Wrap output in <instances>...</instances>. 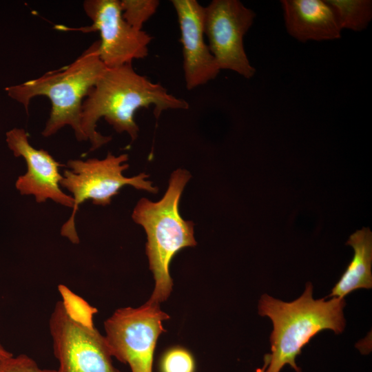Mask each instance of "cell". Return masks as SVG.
<instances>
[{
    "mask_svg": "<svg viewBox=\"0 0 372 372\" xmlns=\"http://www.w3.org/2000/svg\"><path fill=\"white\" fill-rule=\"evenodd\" d=\"M152 105L156 118L165 110L189 107L185 100L137 73L132 63L107 68L83 102L81 128L85 141L91 144L90 150L97 149L112 139L96 130L101 118L118 133L126 132L134 141L139 130L134 114L138 110Z\"/></svg>",
    "mask_w": 372,
    "mask_h": 372,
    "instance_id": "cell-1",
    "label": "cell"
},
{
    "mask_svg": "<svg viewBox=\"0 0 372 372\" xmlns=\"http://www.w3.org/2000/svg\"><path fill=\"white\" fill-rule=\"evenodd\" d=\"M344 298H313V285L307 282L303 293L292 302H284L266 293L258 302V314L269 317L273 323L269 340L271 353L265 372H280L286 364L302 372L296 357L310 340L320 331L332 330L341 333L346 321Z\"/></svg>",
    "mask_w": 372,
    "mask_h": 372,
    "instance_id": "cell-2",
    "label": "cell"
},
{
    "mask_svg": "<svg viewBox=\"0 0 372 372\" xmlns=\"http://www.w3.org/2000/svg\"><path fill=\"white\" fill-rule=\"evenodd\" d=\"M191 177L185 169L174 171L163 198L156 202L141 198L132 214L133 220L147 234L146 254L155 280L148 301L155 304L166 300L171 293L169 265L174 256L185 247L196 245L194 224L184 220L178 209L182 193Z\"/></svg>",
    "mask_w": 372,
    "mask_h": 372,
    "instance_id": "cell-3",
    "label": "cell"
},
{
    "mask_svg": "<svg viewBox=\"0 0 372 372\" xmlns=\"http://www.w3.org/2000/svg\"><path fill=\"white\" fill-rule=\"evenodd\" d=\"M107 67L99 56V41H94L72 63L41 76L5 88L8 95L23 105L28 112L31 100L49 99L51 110L42 132L44 137L70 126L79 141H85L81 128L83 102Z\"/></svg>",
    "mask_w": 372,
    "mask_h": 372,
    "instance_id": "cell-4",
    "label": "cell"
},
{
    "mask_svg": "<svg viewBox=\"0 0 372 372\" xmlns=\"http://www.w3.org/2000/svg\"><path fill=\"white\" fill-rule=\"evenodd\" d=\"M128 155L115 156L108 152L103 159L89 158L69 160L60 183L61 187L72 194L74 206L70 218L62 225L61 234L72 243H79L75 227V216L80 205L91 199L92 203L105 206L111 203L112 198L118 194L124 186L133 187L156 194L158 188L147 180L149 175L141 173L132 177L124 176L123 172L127 169Z\"/></svg>",
    "mask_w": 372,
    "mask_h": 372,
    "instance_id": "cell-5",
    "label": "cell"
},
{
    "mask_svg": "<svg viewBox=\"0 0 372 372\" xmlns=\"http://www.w3.org/2000/svg\"><path fill=\"white\" fill-rule=\"evenodd\" d=\"M169 318L149 301L138 308L116 309L104 322L111 355L129 364L132 372H152L156 344L165 331L162 322Z\"/></svg>",
    "mask_w": 372,
    "mask_h": 372,
    "instance_id": "cell-6",
    "label": "cell"
},
{
    "mask_svg": "<svg viewBox=\"0 0 372 372\" xmlns=\"http://www.w3.org/2000/svg\"><path fill=\"white\" fill-rule=\"evenodd\" d=\"M255 12L238 0H213L205 7V34L221 70L251 79L256 73L245 50L244 37L251 27Z\"/></svg>",
    "mask_w": 372,
    "mask_h": 372,
    "instance_id": "cell-7",
    "label": "cell"
},
{
    "mask_svg": "<svg viewBox=\"0 0 372 372\" xmlns=\"http://www.w3.org/2000/svg\"><path fill=\"white\" fill-rule=\"evenodd\" d=\"M83 10L92 24L64 30L84 33L99 32L100 59L107 68L132 63L148 55L153 37L143 30L131 26L123 18L118 0H86Z\"/></svg>",
    "mask_w": 372,
    "mask_h": 372,
    "instance_id": "cell-8",
    "label": "cell"
},
{
    "mask_svg": "<svg viewBox=\"0 0 372 372\" xmlns=\"http://www.w3.org/2000/svg\"><path fill=\"white\" fill-rule=\"evenodd\" d=\"M56 372H121L114 366L105 338L95 328L81 326L66 315L61 300L49 320Z\"/></svg>",
    "mask_w": 372,
    "mask_h": 372,
    "instance_id": "cell-9",
    "label": "cell"
},
{
    "mask_svg": "<svg viewBox=\"0 0 372 372\" xmlns=\"http://www.w3.org/2000/svg\"><path fill=\"white\" fill-rule=\"evenodd\" d=\"M6 141L15 157H22L27 165V172L19 176L15 187L21 195H32L39 203L50 199L73 208L74 199L61 189L62 164L48 152L33 147L28 132L22 128H13L6 134Z\"/></svg>",
    "mask_w": 372,
    "mask_h": 372,
    "instance_id": "cell-10",
    "label": "cell"
},
{
    "mask_svg": "<svg viewBox=\"0 0 372 372\" xmlns=\"http://www.w3.org/2000/svg\"><path fill=\"white\" fill-rule=\"evenodd\" d=\"M183 47L185 85L192 90L214 79L220 71L205 41V7L196 0H172Z\"/></svg>",
    "mask_w": 372,
    "mask_h": 372,
    "instance_id": "cell-11",
    "label": "cell"
},
{
    "mask_svg": "<svg viewBox=\"0 0 372 372\" xmlns=\"http://www.w3.org/2000/svg\"><path fill=\"white\" fill-rule=\"evenodd\" d=\"M287 32L300 41H329L340 38L342 30L326 1H280Z\"/></svg>",
    "mask_w": 372,
    "mask_h": 372,
    "instance_id": "cell-12",
    "label": "cell"
},
{
    "mask_svg": "<svg viewBox=\"0 0 372 372\" xmlns=\"http://www.w3.org/2000/svg\"><path fill=\"white\" fill-rule=\"evenodd\" d=\"M347 245L352 247L353 256L345 271L327 297L344 298L358 289L372 287V234L362 228L351 234Z\"/></svg>",
    "mask_w": 372,
    "mask_h": 372,
    "instance_id": "cell-13",
    "label": "cell"
},
{
    "mask_svg": "<svg viewBox=\"0 0 372 372\" xmlns=\"http://www.w3.org/2000/svg\"><path fill=\"white\" fill-rule=\"evenodd\" d=\"M332 8L342 30L359 32L364 30L372 19L371 0H326Z\"/></svg>",
    "mask_w": 372,
    "mask_h": 372,
    "instance_id": "cell-14",
    "label": "cell"
},
{
    "mask_svg": "<svg viewBox=\"0 0 372 372\" xmlns=\"http://www.w3.org/2000/svg\"><path fill=\"white\" fill-rule=\"evenodd\" d=\"M58 290L64 311L70 319L84 327L94 328V316L98 310L66 285H59Z\"/></svg>",
    "mask_w": 372,
    "mask_h": 372,
    "instance_id": "cell-15",
    "label": "cell"
},
{
    "mask_svg": "<svg viewBox=\"0 0 372 372\" xmlns=\"http://www.w3.org/2000/svg\"><path fill=\"white\" fill-rule=\"evenodd\" d=\"M121 6L124 19L133 28L143 30L144 23L156 12L158 0H122Z\"/></svg>",
    "mask_w": 372,
    "mask_h": 372,
    "instance_id": "cell-16",
    "label": "cell"
},
{
    "mask_svg": "<svg viewBox=\"0 0 372 372\" xmlns=\"http://www.w3.org/2000/svg\"><path fill=\"white\" fill-rule=\"evenodd\" d=\"M160 368L161 372H194L195 362L188 350L181 347H174L163 353Z\"/></svg>",
    "mask_w": 372,
    "mask_h": 372,
    "instance_id": "cell-17",
    "label": "cell"
},
{
    "mask_svg": "<svg viewBox=\"0 0 372 372\" xmlns=\"http://www.w3.org/2000/svg\"><path fill=\"white\" fill-rule=\"evenodd\" d=\"M0 372H56V370L41 369L32 358L21 354L10 358Z\"/></svg>",
    "mask_w": 372,
    "mask_h": 372,
    "instance_id": "cell-18",
    "label": "cell"
},
{
    "mask_svg": "<svg viewBox=\"0 0 372 372\" xmlns=\"http://www.w3.org/2000/svg\"><path fill=\"white\" fill-rule=\"evenodd\" d=\"M13 354L10 351H7L1 344H0V371L5 366V364L8 362V360L13 357Z\"/></svg>",
    "mask_w": 372,
    "mask_h": 372,
    "instance_id": "cell-19",
    "label": "cell"
},
{
    "mask_svg": "<svg viewBox=\"0 0 372 372\" xmlns=\"http://www.w3.org/2000/svg\"><path fill=\"white\" fill-rule=\"evenodd\" d=\"M269 360H270V355L269 353H267L265 354V357H264V365L262 368H260V369H257L256 372H265L266 371V369L269 365Z\"/></svg>",
    "mask_w": 372,
    "mask_h": 372,
    "instance_id": "cell-20",
    "label": "cell"
}]
</instances>
